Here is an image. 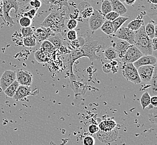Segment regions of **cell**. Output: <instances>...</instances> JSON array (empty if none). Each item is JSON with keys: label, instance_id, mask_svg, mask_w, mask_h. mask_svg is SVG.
Returning a JSON list of instances; mask_svg holds the SVG:
<instances>
[{"label": "cell", "instance_id": "obj_1", "mask_svg": "<svg viewBox=\"0 0 157 145\" xmlns=\"http://www.w3.org/2000/svg\"><path fill=\"white\" fill-rule=\"evenodd\" d=\"M103 48L101 44L98 40L85 39L84 45L78 49L70 52L66 57L67 61L69 67L70 72L73 75V65L76 61L82 57H87L91 61H100V57L97 55V52Z\"/></svg>", "mask_w": 157, "mask_h": 145}, {"label": "cell", "instance_id": "obj_2", "mask_svg": "<svg viewBox=\"0 0 157 145\" xmlns=\"http://www.w3.org/2000/svg\"><path fill=\"white\" fill-rule=\"evenodd\" d=\"M66 15L64 11L51 12L41 24V26L50 29L55 33H62L65 29Z\"/></svg>", "mask_w": 157, "mask_h": 145}, {"label": "cell", "instance_id": "obj_3", "mask_svg": "<svg viewBox=\"0 0 157 145\" xmlns=\"http://www.w3.org/2000/svg\"><path fill=\"white\" fill-rule=\"evenodd\" d=\"M143 55H152L153 48L151 39L145 33V26L143 25L138 30L135 31L134 45Z\"/></svg>", "mask_w": 157, "mask_h": 145}, {"label": "cell", "instance_id": "obj_4", "mask_svg": "<svg viewBox=\"0 0 157 145\" xmlns=\"http://www.w3.org/2000/svg\"><path fill=\"white\" fill-rule=\"evenodd\" d=\"M2 12L3 20L9 26L11 27L15 25L13 18L10 16L11 10H15V13L17 14L20 9L17 0H2Z\"/></svg>", "mask_w": 157, "mask_h": 145}, {"label": "cell", "instance_id": "obj_5", "mask_svg": "<svg viewBox=\"0 0 157 145\" xmlns=\"http://www.w3.org/2000/svg\"><path fill=\"white\" fill-rule=\"evenodd\" d=\"M121 71L123 76L127 80L135 84H138L141 83L137 69L134 66L133 64H124L121 68Z\"/></svg>", "mask_w": 157, "mask_h": 145}, {"label": "cell", "instance_id": "obj_6", "mask_svg": "<svg viewBox=\"0 0 157 145\" xmlns=\"http://www.w3.org/2000/svg\"><path fill=\"white\" fill-rule=\"evenodd\" d=\"M143 55V54L136 48V46L133 45H130L127 49L121 59L123 64H133Z\"/></svg>", "mask_w": 157, "mask_h": 145}, {"label": "cell", "instance_id": "obj_7", "mask_svg": "<svg viewBox=\"0 0 157 145\" xmlns=\"http://www.w3.org/2000/svg\"><path fill=\"white\" fill-rule=\"evenodd\" d=\"M105 21V18L102 14L94 10L93 14L89 18V26L92 31H95L100 29L103 23Z\"/></svg>", "mask_w": 157, "mask_h": 145}, {"label": "cell", "instance_id": "obj_8", "mask_svg": "<svg viewBox=\"0 0 157 145\" xmlns=\"http://www.w3.org/2000/svg\"><path fill=\"white\" fill-rule=\"evenodd\" d=\"M115 33L117 38L126 41L131 45H134L135 31L131 30L128 27H121Z\"/></svg>", "mask_w": 157, "mask_h": 145}, {"label": "cell", "instance_id": "obj_9", "mask_svg": "<svg viewBox=\"0 0 157 145\" xmlns=\"http://www.w3.org/2000/svg\"><path fill=\"white\" fill-rule=\"evenodd\" d=\"M16 80L20 85L30 87L33 84V76L30 72L24 69L16 71Z\"/></svg>", "mask_w": 157, "mask_h": 145}, {"label": "cell", "instance_id": "obj_10", "mask_svg": "<svg viewBox=\"0 0 157 145\" xmlns=\"http://www.w3.org/2000/svg\"><path fill=\"white\" fill-rule=\"evenodd\" d=\"M16 80V71L6 70L3 72L0 79V86L2 91H4L9 85Z\"/></svg>", "mask_w": 157, "mask_h": 145}, {"label": "cell", "instance_id": "obj_11", "mask_svg": "<svg viewBox=\"0 0 157 145\" xmlns=\"http://www.w3.org/2000/svg\"><path fill=\"white\" fill-rule=\"evenodd\" d=\"M155 65L142 66L137 69L139 78L141 82L149 83L151 82Z\"/></svg>", "mask_w": 157, "mask_h": 145}, {"label": "cell", "instance_id": "obj_12", "mask_svg": "<svg viewBox=\"0 0 157 145\" xmlns=\"http://www.w3.org/2000/svg\"><path fill=\"white\" fill-rule=\"evenodd\" d=\"M157 58L152 55H143L133 63L134 66L138 69L139 67L145 65H155Z\"/></svg>", "mask_w": 157, "mask_h": 145}, {"label": "cell", "instance_id": "obj_13", "mask_svg": "<svg viewBox=\"0 0 157 145\" xmlns=\"http://www.w3.org/2000/svg\"><path fill=\"white\" fill-rule=\"evenodd\" d=\"M78 10L80 15L84 18H89L94 11L90 4L86 1L82 2L78 5Z\"/></svg>", "mask_w": 157, "mask_h": 145}, {"label": "cell", "instance_id": "obj_14", "mask_svg": "<svg viewBox=\"0 0 157 145\" xmlns=\"http://www.w3.org/2000/svg\"><path fill=\"white\" fill-rule=\"evenodd\" d=\"M32 94L33 93H32L30 87L20 85L13 98L14 100H16L17 101L22 100L26 97Z\"/></svg>", "mask_w": 157, "mask_h": 145}, {"label": "cell", "instance_id": "obj_15", "mask_svg": "<svg viewBox=\"0 0 157 145\" xmlns=\"http://www.w3.org/2000/svg\"><path fill=\"white\" fill-rule=\"evenodd\" d=\"M130 45H131L130 44H129L126 41L118 39L113 44V48L115 49L116 52H117L118 57L121 58L123 57L124 53L127 50V49L128 48Z\"/></svg>", "mask_w": 157, "mask_h": 145}, {"label": "cell", "instance_id": "obj_16", "mask_svg": "<svg viewBox=\"0 0 157 145\" xmlns=\"http://www.w3.org/2000/svg\"><path fill=\"white\" fill-rule=\"evenodd\" d=\"M55 33L50 29L41 26L36 30V38H38L39 41H43L48 39V37Z\"/></svg>", "mask_w": 157, "mask_h": 145}, {"label": "cell", "instance_id": "obj_17", "mask_svg": "<svg viewBox=\"0 0 157 145\" xmlns=\"http://www.w3.org/2000/svg\"><path fill=\"white\" fill-rule=\"evenodd\" d=\"M112 5L113 11L117 12L119 16L123 15L127 12V8L119 0H109Z\"/></svg>", "mask_w": 157, "mask_h": 145}, {"label": "cell", "instance_id": "obj_18", "mask_svg": "<svg viewBox=\"0 0 157 145\" xmlns=\"http://www.w3.org/2000/svg\"><path fill=\"white\" fill-rule=\"evenodd\" d=\"M116 126H117V123L114 120H106L100 123L99 128L100 131L102 132H108L114 130Z\"/></svg>", "mask_w": 157, "mask_h": 145}, {"label": "cell", "instance_id": "obj_19", "mask_svg": "<svg viewBox=\"0 0 157 145\" xmlns=\"http://www.w3.org/2000/svg\"><path fill=\"white\" fill-rule=\"evenodd\" d=\"M50 42L54 46L55 49L60 48L63 45V38L61 33H54L49 36L48 39Z\"/></svg>", "mask_w": 157, "mask_h": 145}, {"label": "cell", "instance_id": "obj_20", "mask_svg": "<svg viewBox=\"0 0 157 145\" xmlns=\"http://www.w3.org/2000/svg\"><path fill=\"white\" fill-rule=\"evenodd\" d=\"M51 54L38 50L34 53V57L39 63H46L50 60Z\"/></svg>", "mask_w": 157, "mask_h": 145}, {"label": "cell", "instance_id": "obj_21", "mask_svg": "<svg viewBox=\"0 0 157 145\" xmlns=\"http://www.w3.org/2000/svg\"><path fill=\"white\" fill-rule=\"evenodd\" d=\"M157 65L154 68V72L151 79V85L150 92L152 96H157Z\"/></svg>", "mask_w": 157, "mask_h": 145}, {"label": "cell", "instance_id": "obj_22", "mask_svg": "<svg viewBox=\"0 0 157 145\" xmlns=\"http://www.w3.org/2000/svg\"><path fill=\"white\" fill-rule=\"evenodd\" d=\"M19 85H20L19 83L16 80L15 82L9 85L5 91H3L4 93L5 94L6 96L8 97L13 98Z\"/></svg>", "mask_w": 157, "mask_h": 145}, {"label": "cell", "instance_id": "obj_23", "mask_svg": "<svg viewBox=\"0 0 157 145\" xmlns=\"http://www.w3.org/2000/svg\"><path fill=\"white\" fill-rule=\"evenodd\" d=\"M143 25H144V21L142 18L134 19L133 21H130L128 24L127 27L131 30L136 31L138 30Z\"/></svg>", "mask_w": 157, "mask_h": 145}, {"label": "cell", "instance_id": "obj_24", "mask_svg": "<svg viewBox=\"0 0 157 145\" xmlns=\"http://www.w3.org/2000/svg\"><path fill=\"white\" fill-rule=\"evenodd\" d=\"M46 5H51L57 6L60 9L63 6L69 7L68 1L69 0H41Z\"/></svg>", "mask_w": 157, "mask_h": 145}, {"label": "cell", "instance_id": "obj_25", "mask_svg": "<svg viewBox=\"0 0 157 145\" xmlns=\"http://www.w3.org/2000/svg\"><path fill=\"white\" fill-rule=\"evenodd\" d=\"M104 55L106 59L112 61L118 57V53L113 47L109 46L104 52Z\"/></svg>", "mask_w": 157, "mask_h": 145}, {"label": "cell", "instance_id": "obj_26", "mask_svg": "<svg viewBox=\"0 0 157 145\" xmlns=\"http://www.w3.org/2000/svg\"><path fill=\"white\" fill-rule=\"evenodd\" d=\"M148 107L149 109V112H148L149 120L151 123L156 124L157 123V107H153L151 104Z\"/></svg>", "mask_w": 157, "mask_h": 145}, {"label": "cell", "instance_id": "obj_27", "mask_svg": "<svg viewBox=\"0 0 157 145\" xmlns=\"http://www.w3.org/2000/svg\"><path fill=\"white\" fill-rule=\"evenodd\" d=\"M129 18L127 17L123 16H119L118 18H116L115 20L112 22V24L114 28V33H115L119 28L121 27V26L124 24V23L128 20Z\"/></svg>", "mask_w": 157, "mask_h": 145}, {"label": "cell", "instance_id": "obj_28", "mask_svg": "<svg viewBox=\"0 0 157 145\" xmlns=\"http://www.w3.org/2000/svg\"><path fill=\"white\" fill-rule=\"evenodd\" d=\"M100 29L104 33H105L108 35H112L114 33L112 22L110 21H107V20L105 21L102 25V26L100 27Z\"/></svg>", "mask_w": 157, "mask_h": 145}, {"label": "cell", "instance_id": "obj_29", "mask_svg": "<svg viewBox=\"0 0 157 145\" xmlns=\"http://www.w3.org/2000/svg\"><path fill=\"white\" fill-rule=\"evenodd\" d=\"M40 50L52 54V53L54 52L55 48L52 42H50L48 40H46L42 41Z\"/></svg>", "mask_w": 157, "mask_h": 145}, {"label": "cell", "instance_id": "obj_30", "mask_svg": "<svg viewBox=\"0 0 157 145\" xmlns=\"http://www.w3.org/2000/svg\"><path fill=\"white\" fill-rule=\"evenodd\" d=\"M145 33L149 39H152L154 37H157V35L155 33V25L152 23H149L145 26Z\"/></svg>", "mask_w": 157, "mask_h": 145}, {"label": "cell", "instance_id": "obj_31", "mask_svg": "<svg viewBox=\"0 0 157 145\" xmlns=\"http://www.w3.org/2000/svg\"><path fill=\"white\" fill-rule=\"evenodd\" d=\"M151 95L148 92L143 93L140 98V104L143 109L147 107L151 104Z\"/></svg>", "mask_w": 157, "mask_h": 145}, {"label": "cell", "instance_id": "obj_32", "mask_svg": "<svg viewBox=\"0 0 157 145\" xmlns=\"http://www.w3.org/2000/svg\"><path fill=\"white\" fill-rule=\"evenodd\" d=\"M23 44L25 47L33 48L36 45V38L35 35L25 37L23 39Z\"/></svg>", "mask_w": 157, "mask_h": 145}, {"label": "cell", "instance_id": "obj_33", "mask_svg": "<svg viewBox=\"0 0 157 145\" xmlns=\"http://www.w3.org/2000/svg\"><path fill=\"white\" fill-rule=\"evenodd\" d=\"M112 11H113L112 5L109 0H103L101 6V12L103 15H106Z\"/></svg>", "mask_w": 157, "mask_h": 145}, {"label": "cell", "instance_id": "obj_34", "mask_svg": "<svg viewBox=\"0 0 157 145\" xmlns=\"http://www.w3.org/2000/svg\"><path fill=\"white\" fill-rule=\"evenodd\" d=\"M85 42V39L82 37H79L74 41H71V46H72L73 49L76 50L82 47L84 45Z\"/></svg>", "mask_w": 157, "mask_h": 145}, {"label": "cell", "instance_id": "obj_35", "mask_svg": "<svg viewBox=\"0 0 157 145\" xmlns=\"http://www.w3.org/2000/svg\"><path fill=\"white\" fill-rule=\"evenodd\" d=\"M21 33L22 34V36L24 38L34 35L33 29L31 26L27 27H22L21 29Z\"/></svg>", "mask_w": 157, "mask_h": 145}, {"label": "cell", "instance_id": "obj_36", "mask_svg": "<svg viewBox=\"0 0 157 145\" xmlns=\"http://www.w3.org/2000/svg\"><path fill=\"white\" fill-rule=\"evenodd\" d=\"M19 24L22 27H30L32 24V20L27 17L22 16L19 20Z\"/></svg>", "mask_w": 157, "mask_h": 145}, {"label": "cell", "instance_id": "obj_37", "mask_svg": "<svg viewBox=\"0 0 157 145\" xmlns=\"http://www.w3.org/2000/svg\"><path fill=\"white\" fill-rule=\"evenodd\" d=\"M119 16H120L117 12L112 11L105 15L104 18L107 21L113 22L114 20H115L116 18H118Z\"/></svg>", "mask_w": 157, "mask_h": 145}, {"label": "cell", "instance_id": "obj_38", "mask_svg": "<svg viewBox=\"0 0 157 145\" xmlns=\"http://www.w3.org/2000/svg\"><path fill=\"white\" fill-rule=\"evenodd\" d=\"M78 26V21L76 19L71 18L67 21V27L69 30H74Z\"/></svg>", "mask_w": 157, "mask_h": 145}, {"label": "cell", "instance_id": "obj_39", "mask_svg": "<svg viewBox=\"0 0 157 145\" xmlns=\"http://www.w3.org/2000/svg\"><path fill=\"white\" fill-rule=\"evenodd\" d=\"M67 39L70 41L71 42L74 41L75 40L78 38L77 36V33L75 30H69L67 33Z\"/></svg>", "mask_w": 157, "mask_h": 145}, {"label": "cell", "instance_id": "obj_40", "mask_svg": "<svg viewBox=\"0 0 157 145\" xmlns=\"http://www.w3.org/2000/svg\"><path fill=\"white\" fill-rule=\"evenodd\" d=\"M37 10L35 9H31L29 10V11L25 12L24 14V16L25 17H27L28 18H30L31 20L33 19L35 16H36V14Z\"/></svg>", "mask_w": 157, "mask_h": 145}, {"label": "cell", "instance_id": "obj_41", "mask_svg": "<svg viewBox=\"0 0 157 145\" xmlns=\"http://www.w3.org/2000/svg\"><path fill=\"white\" fill-rule=\"evenodd\" d=\"M83 144L84 145H94L95 144L94 138L90 136L85 137L83 139Z\"/></svg>", "mask_w": 157, "mask_h": 145}, {"label": "cell", "instance_id": "obj_42", "mask_svg": "<svg viewBox=\"0 0 157 145\" xmlns=\"http://www.w3.org/2000/svg\"><path fill=\"white\" fill-rule=\"evenodd\" d=\"M29 3L32 7H33L35 8V9L37 10L41 6L42 2L41 0H32Z\"/></svg>", "mask_w": 157, "mask_h": 145}, {"label": "cell", "instance_id": "obj_43", "mask_svg": "<svg viewBox=\"0 0 157 145\" xmlns=\"http://www.w3.org/2000/svg\"><path fill=\"white\" fill-rule=\"evenodd\" d=\"M99 131V127L97 126L95 124H91L89 127V131L91 134L97 133Z\"/></svg>", "mask_w": 157, "mask_h": 145}, {"label": "cell", "instance_id": "obj_44", "mask_svg": "<svg viewBox=\"0 0 157 145\" xmlns=\"http://www.w3.org/2000/svg\"><path fill=\"white\" fill-rule=\"evenodd\" d=\"M111 68H112V66L110 63L104 64L102 67L103 72L105 73H109V72H110Z\"/></svg>", "mask_w": 157, "mask_h": 145}, {"label": "cell", "instance_id": "obj_45", "mask_svg": "<svg viewBox=\"0 0 157 145\" xmlns=\"http://www.w3.org/2000/svg\"><path fill=\"white\" fill-rule=\"evenodd\" d=\"M31 1H32V0H17L20 7H24L25 5L29 3Z\"/></svg>", "mask_w": 157, "mask_h": 145}, {"label": "cell", "instance_id": "obj_46", "mask_svg": "<svg viewBox=\"0 0 157 145\" xmlns=\"http://www.w3.org/2000/svg\"><path fill=\"white\" fill-rule=\"evenodd\" d=\"M151 45L153 50H156L157 49V37H154L151 39Z\"/></svg>", "mask_w": 157, "mask_h": 145}, {"label": "cell", "instance_id": "obj_47", "mask_svg": "<svg viewBox=\"0 0 157 145\" xmlns=\"http://www.w3.org/2000/svg\"><path fill=\"white\" fill-rule=\"evenodd\" d=\"M151 104L153 107H157V96H152L151 97Z\"/></svg>", "mask_w": 157, "mask_h": 145}, {"label": "cell", "instance_id": "obj_48", "mask_svg": "<svg viewBox=\"0 0 157 145\" xmlns=\"http://www.w3.org/2000/svg\"><path fill=\"white\" fill-rule=\"evenodd\" d=\"M136 0H125L124 2L129 6H132L134 3H135Z\"/></svg>", "mask_w": 157, "mask_h": 145}, {"label": "cell", "instance_id": "obj_49", "mask_svg": "<svg viewBox=\"0 0 157 145\" xmlns=\"http://www.w3.org/2000/svg\"><path fill=\"white\" fill-rule=\"evenodd\" d=\"M118 70V65H117V66H114V67H112V68H111V72H112L113 73V74H114L115 72H117Z\"/></svg>", "mask_w": 157, "mask_h": 145}, {"label": "cell", "instance_id": "obj_50", "mask_svg": "<svg viewBox=\"0 0 157 145\" xmlns=\"http://www.w3.org/2000/svg\"><path fill=\"white\" fill-rule=\"evenodd\" d=\"M110 64L111 65V66H112V67H114V66H117V65H118V62H117V61H110Z\"/></svg>", "mask_w": 157, "mask_h": 145}, {"label": "cell", "instance_id": "obj_51", "mask_svg": "<svg viewBox=\"0 0 157 145\" xmlns=\"http://www.w3.org/2000/svg\"><path fill=\"white\" fill-rule=\"evenodd\" d=\"M150 3H151L152 5H157V0H148Z\"/></svg>", "mask_w": 157, "mask_h": 145}, {"label": "cell", "instance_id": "obj_52", "mask_svg": "<svg viewBox=\"0 0 157 145\" xmlns=\"http://www.w3.org/2000/svg\"><path fill=\"white\" fill-rule=\"evenodd\" d=\"M2 6H3L2 1V0H0V10H1V8L2 9Z\"/></svg>", "mask_w": 157, "mask_h": 145}, {"label": "cell", "instance_id": "obj_53", "mask_svg": "<svg viewBox=\"0 0 157 145\" xmlns=\"http://www.w3.org/2000/svg\"><path fill=\"white\" fill-rule=\"evenodd\" d=\"M119 1H120L122 3H123V2H124V1H125V0H119Z\"/></svg>", "mask_w": 157, "mask_h": 145}]
</instances>
